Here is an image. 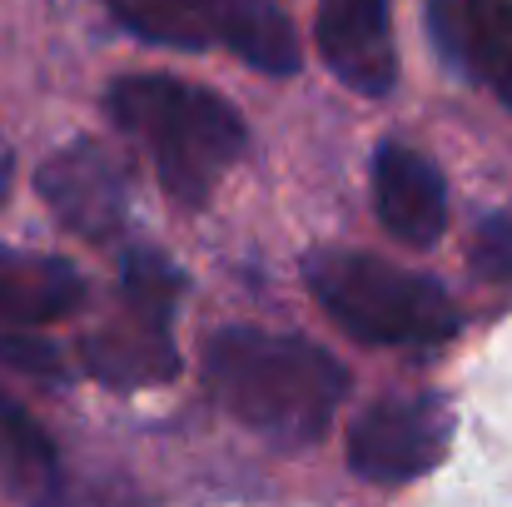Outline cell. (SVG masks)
<instances>
[{"label": "cell", "instance_id": "cell-1", "mask_svg": "<svg viewBox=\"0 0 512 507\" xmlns=\"http://www.w3.org/2000/svg\"><path fill=\"white\" fill-rule=\"evenodd\" d=\"M204 388L254 433L319 443L348 393V368L299 334L224 329L204 343Z\"/></svg>", "mask_w": 512, "mask_h": 507}, {"label": "cell", "instance_id": "cell-2", "mask_svg": "<svg viewBox=\"0 0 512 507\" xmlns=\"http://www.w3.org/2000/svg\"><path fill=\"white\" fill-rule=\"evenodd\" d=\"M110 120L150 150L155 174L179 209L209 204L214 184L244 160L249 130L239 110L189 80L174 75H125L105 95Z\"/></svg>", "mask_w": 512, "mask_h": 507}, {"label": "cell", "instance_id": "cell-3", "mask_svg": "<svg viewBox=\"0 0 512 507\" xmlns=\"http://www.w3.org/2000/svg\"><path fill=\"white\" fill-rule=\"evenodd\" d=\"M304 284L343 334L368 348H438L463 329V314L438 279L363 249H314L304 259Z\"/></svg>", "mask_w": 512, "mask_h": 507}, {"label": "cell", "instance_id": "cell-4", "mask_svg": "<svg viewBox=\"0 0 512 507\" xmlns=\"http://www.w3.org/2000/svg\"><path fill=\"white\" fill-rule=\"evenodd\" d=\"M184 269L160 249H130L120 269V314L80 338V363L105 388H145L179 373L174 304Z\"/></svg>", "mask_w": 512, "mask_h": 507}, {"label": "cell", "instance_id": "cell-5", "mask_svg": "<svg viewBox=\"0 0 512 507\" xmlns=\"http://www.w3.org/2000/svg\"><path fill=\"white\" fill-rule=\"evenodd\" d=\"M110 15L155 45L229 50L264 75H294L304 65L294 20L274 0H105Z\"/></svg>", "mask_w": 512, "mask_h": 507}, {"label": "cell", "instance_id": "cell-6", "mask_svg": "<svg viewBox=\"0 0 512 507\" xmlns=\"http://www.w3.org/2000/svg\"><path fill=\"white\" fill-rule=\"evenodd\" d=\"M453 438L443 393H393L368 403L348 428V468L368 483H413L433 473Z\"/></svg>", "mask_w": 512, "mask_h": 507}, {"label": "cell", "instance_id": "cell-7", "mask_svg": "<svg viewBox=\"0 0 512 507\" xmlns=\"http://www.w3.org/2000/svg\"><path fill=\"white\" fill-rule=\"evenodd\" d=\"M35 189L50 214L90 244L115 239L130 219V169L100 140H75L55 150L35 174Z\"/></svg>", "mask_w": 512, "mask_h": 507}, {"label": "cell", "instance_id": "cell-8", "mask_svg": "<svg viewBox=\"0 0 512 507\" xmlns=\"http://www.w3.org/2000/svg\"><path fill=\"white\" fill-rule=\"evenodd\" d=\"M388 5L393 0H319V20H314V40L334 80L368 100L388 95L398 80Z\"/></svg>", "mask_w": 512, "mask_h": 507}, {"label": "cell", "instance_id": "cell-9", "mask_svg": "<svg viewBox=\"0 0 512 507\" xmlns=\"http://www.w3.org/2000/svg\"><path fill=\"white\" fill-rule=\"evenodd\" d=\"M373 209L393 239L428 249L448 229V184L428 155H418L413 145L383 140L373 150Z\"/></svg>", "mask_w": 512, "mask_h": 507}, {"label": "cell", "instance_id": "cell-10", "mask_svg": "<svg viewBox=\"0 0 512 507\" xmlns=\"http://www.w3.org/2000/svg\"><path fill=\"white\" fill-rule=\"evenodd\" d=\"M428 25L448 65L483 80L512 110V0H433Z\"/></svg>", "mask_w": 512, "mask_h": 507}, {"label": "cell", "instance_id": "cell-11", "mask_svg": "<svg viewBox=\"0 0 512 507\" xmlns=\"http://www.w3.org/2000/svg\"><path fill=\"white\" fill-rule=\"evenodd\" d=\"M85 304V279L70 259L30 254V249H0V324L5 329H35L75 314Z\"/></svg>", "mask_w": 512, "mask_h": 507}, {"label": "cell", "instance_id": "cell-12", "mask_svg": "<svg viewBox=\"0 0 512 507\" xmlns=\"http://www.w3.org/2000/svg\"><path fill=\"white\" fill-rule=\"evenodd\" d=\"M55 473H60V448L50 443V433L25 408L0 398V488L20 503H35Z\"/></svg>", "mask_w": 512, "mask_h": 507}, {"label": "cell", "instance_id": "cell-13", "mask_svg": "<svg viewBox=\"0 0 512 507\" xmlns=\"http://www.w3.org/2000/svg\"><path fill=\"white\" fill-rule=\"evenodd\" d=\"M30 507H150L145 493L125 478V473H105V468H65L40 488V498Z\"/></svg>", "mask_w": 512, "mask_h": 507}, {"label": "cell", "instance_id": "cell-14", "mask_svg": "<svg viewBox=\"0 0 512 507\" xmlns=\"http://www.w3.org/2000/svg\"><path fill=\"white\" fill-rule=\"evenodd\" d=\"M0 363L25 373V378H45V383H60L70 378L65 368V353L50 343V338H30V334H0Z\"/></svg>", "mask_w": 512, "mask_h": 507}, {"label": "cell", "instance_id": "cell-15", "mask_svg": "<svg viewBox=\"0 0 512 507\" xmlns=\"http://www.w3.org/2000/svg\"><path fill=\"white\" fill-rule=\"evenodd\" d=\"M473 269L488 284H512V214H488L473 239Z\"/></svg>", "mask_w": 512, "mask_h": 507}, {"label": "cell", "instance_id": "cell-16", "mask_svg": "<svg viewBox=\"0 0 512 507\" xmlns=\"http://www.w3.org/2000/svg\"><path fill=\"white\" fill-rule=\"evenodd\" d=\"M10 189H15V150H10V140L0 135V204L10 199Z\"/></svg>", "mask_w": 512, "mask_h": 507}]
</instances>
